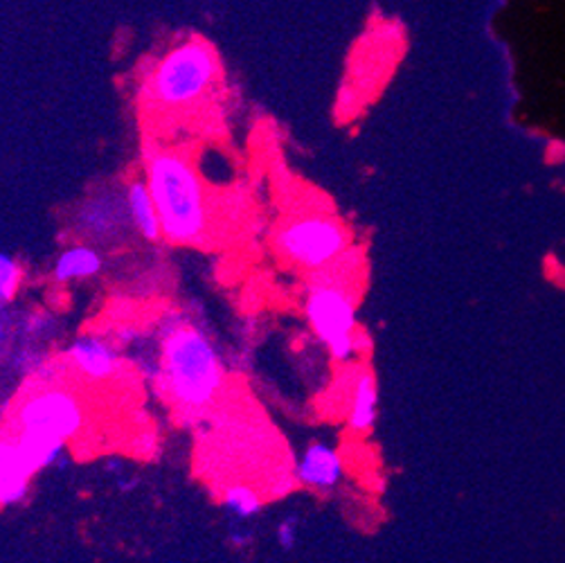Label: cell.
Wrapping results in <instances>:
<instances>
[{"mask_svg":"<svg viewBox=\"0 0 565 563\" xmlns=\"http://www.w3.org/2000/svg\"><path fill=\"white\" fill-rule=\"evenodd\" d=\"M156 341L162 397L185 415L214 406L225 387V363L210 333L183 314H167L160 320Z\"/></svg>","mask_w":565,"mask_h":563,"instance_id":"6da1fadb","label":"cell"},{"mask_svg":"<svg viewBox=\"0 0 565 563\" xmlns=\"http://www.w3.org/2000/svg\"><path fill=\"white\" fill-rule=\"evenodd\" d=\"M142 179L158 210L162 240L172 246H201L210 237L212 208L201 169L174 147H149Z\"/></svg>","mask_w":565,"mask_h":563,"instance_id":"7a4b0ae2","label":"cell"},{"mask_svg":"<svg viewBox=\"0 0 565 563\" xmlns=\"http://www.w3.org/2000/svg\"><path fill=\"white\" fill-rule=\"evenodd\" d=\"M88 408L79 394L62 383H36L17 400L10 433L36 474L68 465V444L82 435Z\"/></svg>","mask_w":565,"mask_h":563,"instance_id":"3957f363","label":"cell"},{"mask_svg":"<svg viewBox=\"0 0 565 563\" xmlns=\"http://www.w3.org/2000/svg\"><path fill=\"white\" fill-rule=\"evenodd\" d=\"M221 60L216 50L199 36H188L164 47L142 75L140 97L162 116L196 108L216 86Z\"/></svg>","mask_w":565,"mask_h":563,"instance_id":"277c9868","label":"cell"},{"mask_svg":"<svg viewBox=\"0 0 565 563\" xmlns=\"http://www.w3.org/2000/svg\"><path fill=\"white\" fill-rule=\"evenodd\" d=\"M305 316L318 341L329 350L333 361L348 363L356 357V302L352 294L333 279H322L309 289Z\"/></svg>","mask_w":565,"mask_h":563,"instance_id":"5b68a950","label":"cell"},{"mask_svg":"<svg viewBox=\"0 0 565 563\" xmlns=\"http://www.w3.org/2000/svg\"><path fill=\"white\" fill-rule=\"evenodd\" d=\"M275 248L289 264L316 273L348 253L350 235L343 223L327 214H302L281 225Z\"/></svg>","mask_w":565,"mask_h":563,"instance_id":"8992f818","label":"cell"},{"mask_svg":"<svg viewBox=\"0 0 565 563\" xmlns=\"http://www.w3.org/2000/svg\"><path fill=\"white\" fill-rule=\"evenodd\" d=\"M71 229L77 240L90 242L99 248L120 246L134 235L125 183H102L93 188L71 214Z\"/></svg>","mask_w":565,"mask_h":563,"instance_id":"52a82bcc","label":"cell"},{"mask_svg":"<svg viewBox=\"0 0 565 563\" xmlns=\"http://www.w3.org/2000/svg\"><path fill=\"white\" fill-rule=\"evenodd\" d=\"M64 365L77 379L90 385H104L116 379L125 368V354L113 341V336L102 331H82L64 350Z\"/></svg>","mask_w":565,"mask_h":563,"instance_id":"ba28073f","label":"cell"},{"mask_svg":"<svg viewBox=\"0 0 565 563\" xmlns=\"http://www.w3.org/2000/svg\"><path fill=\"white\" fill-rule=\"evenodd\" d=\"M34 467L10 431L0 433V510L23 504L32 493Z\"/></svg>","mask_w":565,"mask_h":563,"instance_id":"9c48e42d","label":"cell"},{"mask_svg":"<svg viewBox=\"0 0 565 563\" xmlns=\"http://www.w3.org/2000/svg\"><path fill=\"white\" fill-rule=\"evenodd\" d=\"M296 478L311 491H333L345 478V463L329 442H311L296 463Z\"/></svg>","mask_w":565,"mask_h":563,"instance_id":"30bf717a","label":"cell"},{"mask_svg":"<svg viewBox=\"0 0 565 563\" xmlns=\"http://www.w3.org/2000/svg\"><path fill=\"white\" fill-rule=\"evenodd\" d=\"M104 270V251L90 242H73L60 251L54 257L50 275L56 285H79L90 282Z\"/></svg>","mask_w":565,"mask_h":563,"instance_id":"8fae6325","label":"cell"},{"mask_svg":"<svg viewBox=\"0 0 565 563\" xmlns=\"http://www.w3.org/2000/svg\"><path fill=\"white\" fill-rule=\"evenodd\" d=\"M125 199H127V212H129V223H131L134 235L147 244L162 242L158 210H156V203H153L151 192L142 177L129 179L125 183Z\"/></svg>","mask_w":565,"mask_h":563,"instance_id":"7c38bea8","label":"cell"},{"mask_svg":"<svg viewBox=\"0 0 565 563\" xmlns=\"http://www.w3.org/2000/svg\"><path fill=\"white\" fill-rule=\"evenodd\" d=\"M379 415V390L376 379L370 372H359L350 394V411H348V426L356 435H367Z\"/></svg>","mask_w":565,"mask_h":563,"instance_id":"4fadbf2b","label":"cell"},{"mask_svg":"<svg viewBox=\"0 0 565 563\" xmlns=\"http://www.w3.org/2000/svg\"><path fill=\"white\" fill-rule=\"evenodd\" d=\"M221 507L233 521H250L262 512L264 500L255 487L246 482H235L223 489Z\"/></svg>","mask_w":565,"mask_h":563,"instance_id":"5bb4252c","label":"cell"},{"mask_svg":"<svg viewBox=\"0 0 565 563\" xmlns=\"http://www.w3.org/2000/svg\"><path fill=\"white\" fill-rule=\"evenodd\" d=\"M25 268L19 257L0 251V302L12 305L23 287Z\"/></svg>","mask_w":565,"mask_h":563,"instance_id":"9a60e30c","label":"cell"},{"mask_svg":"<svg viewBox=\"0 0 565 563\" xmlns=\"http://www.w3.org/2000/svg\"><path fill=\"white\" fill-rule=\"evenodd\" d=\"M19 338V316L0 302V365L8 363L14 354V341Z\"/></svg>","mask_w":565,"mask_h":563,"instance_id":"2e32d148","label":"cell"},{"mask_svg":"<svg viewBox=\"0 0 565 563\" xmlns=\"http://www.w3.org/2000/svg\"><path fill=\"white\" fill-rule=\"evenodd\" d=\"M298 532H300V525H298V517H285L279 521L277 530H275V537H277V543L281 550H294L296 543H298Z\"/></svg>","mask_w":565,"mask_h":563,"instance_id":"e0dca14e","label":"cell"},{"mask_svg":"<svg viewBox=\"0 0 565 563\" xmlns=\"http://www.w3.org/2000/svg\"><path fill=\"white\" fill-rule=\"evenodd\" d=\"M231 543L235 548H248L253 541H255V532L250 528L244 525V521H235L233 528H231V534H228Z\"/></svg>","mask_w":565,"mask_h":563,"instance_id":"ac0fdd59","label":"cell"}]
</instances>
